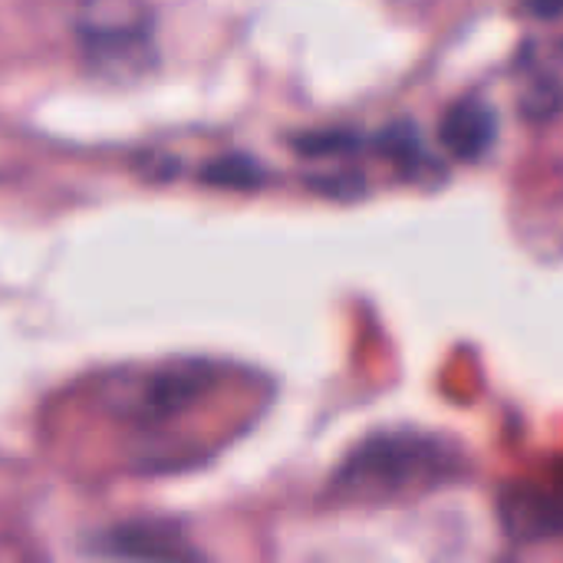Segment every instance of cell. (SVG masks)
<instances>
[{"mask_svg": "<svg viewBox=\"0 0 563 563\" xmlns=\"http://www.w3.org/2000/svg\"><path fill=\"white\" fill-rule=\"evenodd\" d=\"M472 462L452 439L396 429L360 442L333 472L327 498L336 505H399L468 478Z\"/></svg>", "mask_w": 563, "mask_h": 563, "instance_id": "1", "label": "cell"}, {"mask_svg": "<svg viewBox=\"0 0 563 563\" xmlns=\"http://www.w3.org/2000/svg\"><path fill=\"white\" fill-rule=\"evenodd\" d=\"M211 386L214 369L208 363H175L142 379H129L125 393H109V406L139 426H155L198 406Z\"/></svg>", "mask_w": 563, "mask_h": 563, "instance_id": "2", "label": "cell"}, {"mask_svg": "<svg viewBox=\"0 0 563 563\" xmlns=\"http://www.w3.org/2000/svg\"><path fill=\"white\" fill-rule=\"evenodd\" d=\"M518 102L528 119H554L563 112V33L531 36L515 56Z\"/></svg>", "mask_w": 563, "mask_h": 563, "instance_id": "3", "label": "cell"}, {"mask_svg": "<svg viewBox=\"0 0 563 563\" xmlns=\"http://www.w3.org/2000/svg\"><path fill=\"white\" fill-rule=\"evenodd\" d=\"M152 16L155 13L145 3L99 0V3H86L76 10L73 30L96 56H109V53L148 46Z\"/></svg>", "mask_w": 563, "mask_h": 563, "instance_id": "4", "label": "cell"}, {"mask_svg": "<svg viewBox=\"0 0 563 563\" xmlns=\"http://www.w3.org/2000/svg\"><path fill=\"white\" fill-rule=\"evenodd\" d=\"M109 558L132 563H205L201 551L188 541L178 525L168 521H132L119 525L106 538Z\"/></svg>", "mask_w": 563, "mask_h": 563, "instance_id": "5", "label": "cell"}, {"mask_svg": "<svg viewBox=\"0 0 563 563\" xmlns=\"http://www.w3.org/2000/svg\"><path fill=\"white\" fill-rule=\"evenodd\" d=\"M505 534L515 541H548L563 534V492L531 485L508 488L498 505Z\"/></svg>", "mask_w": 563, "mask_h": 563, "instance_id": "6", "label": "cell"}, {"mask_svg": "<svg viewBox=\"0 0 563 563\" xmlns=\"http://www.w3.org/2000/svg\"><path fill=\"white\" fill-rule=\"evenodd\" d=\"M442 148L459 162H482L498 142V115L478 99L455 102L439 122Z\"/></svg>", "mask_w": 563, "mask_h": 563, "instance_id": "7", "label": "cell"}, {"mask_svg": "<svg viewBox=\"0 0 563 563\" xmlns=\"http://www.w3.org/2000/svg\"><path fill=\"white\" fill-rule=\"evenodd\" d=\"M201 178L214 188H244L254 191L267 181V168L254 162L251 155H221L211 165H205Z\"/></svg>", "mask_w": 563, "mask_h": 563, "instance_id": "8", "label": "cell"}, {"mask_svg": "<svg viewBox=\"0 0 563 563\" xmlns=\"http://www.w3.org/2000/svg\"><path fill=\"white\" fill-rule=\"evenodd\" d=\"M379 145L389 152L393 162L406 165L409 172H416V165L429 162V155L422 152L419 145V135H416V125L412 122H399V125H389L383 135H379Z\"/></svg>", "mask_w": 563, "mask_h": 563, "instance_id": "9", "label": "cell"}, {"mask_svg": "<svg viewBox=\"0 0 563 563\" xmlns=\"http://www.w3.org/2000/svg\"><path fill=\"white\" fill-rule=\"evenodd\" d=\"M0 563H36V554L23 538L0 534Z\"/></svg>", "mask_w": 563, "mask_h": 563, "instance_id": "10", "label": "cell"}]
</instances>
